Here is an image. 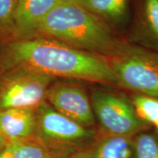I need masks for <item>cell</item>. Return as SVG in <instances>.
Here are the masks:
<instances>
[{
    "instance_id": "10",
    "label": "cell",
    "mask_w": 158,
    "mask_h": 158,
    "mask_svg": "<svg viewBox=\"0 0 158 158\" xmlns=\"http://www.w3.org/2000/svg\"><path fill=\"white\" fill-rule=\"evenodd\" d=\"M134 137L101 134L75 158H135Z\"/></svg>"
},
{
    "instance_id": "5",
    "label": "cell",
    "mask_w": 158,
    "mask_h": 158,
    "mask_svg": "<svg viewBox=\"0 0 158 158\" xmlns=\"http://www.w3.org/2000/svg\"><path fill=\"white\" fill-rule=\"evenodd\" d=\"M91 102L102 134L134 137L149 127L136 113L133 102L123 94L97 89Z\"/></svg>"
},
{
    "instance_id": "18",
    "label": "cell",
    "mask_w": 158,
    "mask_h": 158,
    "mask_svg": "<svg viewBox=\"0 0 158 158\" xmlns=\"http://www.w3.org/2000/svg\"><path fill=\"white\" fill-rule=\"evenodd\" d=\"M59 2H67V3H75V4H78L81 0H59Z\"/></svg>"
},
{
    "instance_id": "4",
    "label": "cell",
    "mask_w": 158,
    "mask_h": 158,
    "mask_svg": "<svg viewBox=\"0 0 158 158\" xmlns=\"http://www.w3.org/2000/svg\"><path fill=\"white\" fill-rule=\"evenodd\" d=\"M117 86L158 99V55L127 45L109 59Z\"/></svg>"
},
{
    "instance_id": "2",
    "label": "cell",
    "mask_w": 158,
    "mask_h": 158,
    "mask_svg": "<svg viewBox=\"0 0 158 158\" xmlns=\"http://www.w3.org/2000/svg\"><path fill=\"white\" fill-rule=\"evenodd\" d=\"M56 40L110 59L125 49L105 20L78 4H57L40 24L37 37Z\"/></svg>"
},
{
    "instance_id": "20",
    "label": "cell",
    "mask_w": 158,
    "mask_h": 158,
    "mask_svg": "<svg viewBox=\"0 0 158 158\" xmlns=\"http://www.w3.org/2000/svg\"><path fill=\"white\" fill-rule=\"evenodd\" d=\"M65 158H75V157H74V156H73V155H72V156H70V157H65Z\"/></svg>"
},
{
    "instance_id": "9",
    "label": "cell",
    "mask_w": 158,
    "mask_h": 158,
    "mask_svg": "<svg viewBox=\"0 0 158 158\" xmlns=\"http://www.w3.org/2000/svg\"><path fill=\"white\" fill-rule=\"evenodd\" d=\"M35 108L0 110V134L7 141L35 138Z\"/></svg>"
},
{
    "instance_id": "11",
    "label": "cell",
    "mask_w": 158,
    "mask_h": 158,
    "mask_svg": "<svg viewBox=\"0 0 158 158\" xmlns=\"http://www.w3.org/2000/svg\"><path fill=\"white\" fill-rule=\"evenodd\" d=\"M0 158H56L35 138L8 141L0 151Z\"/></svg>"
},
{
    "instance_id": "14",
    "label": "cell",
    "mask_w": 158,
    "mask_h": 158,
    "mask_svg": "<svg viewBox=\"0 0 158 158\" xmlns=\"http://www.w3.org/2000/svg\"><path fill=\"white\" fill-rule=\"evenodd\" d=\"M133 104L136 113L143 121L155 125L158 122V99L136 94L133 97Z\"/></svg>"
},
{
    "instance_id": "19",
    "label": "cell",
    "mask_w": 158,
    "mask_h": 158,
    "mask_svg": "<svg viewBox=\"0 0 158 158\" xmlns=\"http://www.w3.org/2000/svg\"><path fill=\"white\" fill-rule=\"evenodd\" d=\"M155 126V127H157V131H158V122H157V124H156Z\"/></svg>"
},
{
    "instance_id": "1",
    "label": "cell",
    "mask_w": 158,
    "mask_h": 158,
    "mask_svg": "<svg viewBox=\"0 0 158 158\" xmlns=\"http://www.w3.org/2000/svg\"><path fill=\"white\" fill-rule=\"evenodd\" d=\"M17 68L117 86L109 59L48 37L0 43V73Z\"/></svg>"
},
{
    "instance_id": "6",
    "label": "cell",
    "mask_w": 158,
    "mask_h": 158,
    "mask_svg": "<svg viewBox=\"0 0 158 158\" xmlns=\"http://www.w3.org/2000/svg\"><path fill=\"white\" fill-rule=\"evenodd\" d=\"M56 78L30 69L17 68L0 73V110L36 108L45 100Z\"/></svg>"
},
{
    "instance_id": "8",
    "label": "cell",
    "mask_w": 158,
    "mask_h": 158,
    "mask_svg": "<svg viewBox=\"0 0 158 158\" xmlns=\"http://www.w3.org/2000/svg\"><path fill=\"white\" fill-rule=\"evenodd\" d=\"M59 2V0H17L15 40L36 37L43 19Z\"/></svg>"
},
{
    "instance_id": "12",
    "label": "cell",
    "mask_w": 158,
    "mask_h": 158,
    "mask_svg": "<svg viewBox=\"0 0 158 158\" xmlns=\"http://www.w3.org/2000/svg\"><path fill=\"white\" fill-rule=\"evenodd\" d=\"M127 0H81L78 5L102 19L122 22L127 14Z\"/></svg>"
},
{
    "instance_id": "7",
    "label": "cell",
    "mask_w": 158,
    "mask_h": 158,
    "mask_svg": "<svg viewBox=\"0 0 158 158\" xmlns=\"http://www.w3.org/2000/svg\"><path fill=\"white\" fill-rule=\"evenodd\" d=\"M45 100L57 111L86 127L95 125L92 102L86 91L78 85L56 83L47 91Z\"/></svg>"
},
{
    "instance_id": "17",
    "label": "cell",
    "mask_w": 158,
    "mask_h": 158,
    "mask_svg": "<svg viewBox=\"0 0 158 158\" xmlns=\"http://www.w3.org/2000/svg\"><path fill=\"white\" fill-rule=\"evenodd\" d=\"M7 142H8V141L2 134H0V151L5 147Z\"/></svg>"
},
{
    "instance_id": "16",
    "label": "cell",
    "mask_w": 158,
    "mask_h": 158,
    "mask_svg": "<svg viewBox=\"0 0 158 158\" xmlns=\"http://www.w3.org/2000/svg\"><path fill=\"white\" fill-rule=\"evenodd\" d=\"M143 22L147 35L158 45V0H145Z\"/></svg>"
},
{
    "instance_id": "13",
    "label": "cell",
    "mask_w": 158,
    "mask_h": 158,
    "mask_svg": "<svg viewBox=\"0 0 158 158\" xmlns=\"http://www.w3.org/2000/svg\"><path fill=\"white\" fill-rule=\"evenodd\" d=\"M17 0H0V43L15 40Z\"/></svg>"
},
{
    "instance_id": "15",
    "label": "cell",
    "mask_w": 158,
    "mask_h": 158,
    "mask_svg": "<svg viewBox=\"0 0 158 158\" xmlns=\"http://www.w3.org/2000/svg\"><path fill=\"white\" fill-rule=\"evenodd\" d=\"M135 158H158V135L141 132L134 136Z\"/></svg>"
},
{
    "instance_id": "3",
    "label": "cell",
    "mask_w": 158,
    "mask_h": 158,
    "mask_svg": "<svg viewBox=\"0 0 158 158\" xmlns=\"http://www.w3.org/2000/svg\"><path fill=\"white\" fill-rule=\"evenodd\" d=\"M35 138L56 158L70 157L86 149L99 134L94 128L86 127L67 117L46 100L35 108Z\"/></svg>"
}]
</instances>
